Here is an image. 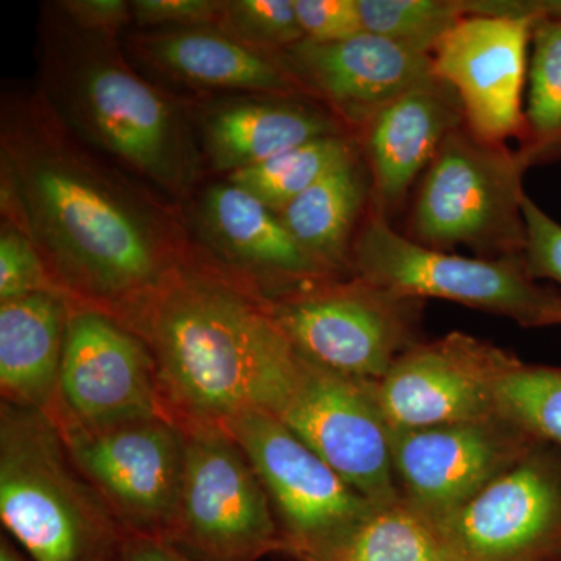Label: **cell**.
I'll return each mask as SVG.
<instances>
[{
  "label": "cell",
  "mask_w": 561,
  "mask_h": 561,
  "mask_svg": "<svg viewBox=\"0 0 561 561\" xmlns=\"http://www.w3.org/2000/svg\"><path fill=\"white\" fill-rule=\"evenodd\" d=\"M0 205L70 301L117 320L201 256L171 201L84 144L39 88L3 98Z\"/></svg>",
  "instance_id": "1"
},
{
  "label": "cell",
  "mask_w": 561,
  "mask_h": 561,
  "mask_svg": "<svg viewBox=\"0 0 561 561\" xmlns=\"http://www.w3.org/2000/svg\"><path fill=\"white\" fill-rule=\"evenodd\" d=\"M119 321L149 346L176 421L224 424L250 411L273 413L297 362L268 298L203 254Z\"/></svg>",
  "instance_id": "2"
},
{
  "label": "cell",
  "mask_w": 561,
  "mask_h": 561,
  "mask_svg": "<svg viewBox=\"0 0 561 561\" xmlns=\"http://www.w3.org/2000/svg\"><path fill=\"white\" fill-rule=\"evenodd\" d=\"M39 66V91L84 144L168 201L190 197L201 175L190 122L119 39L80 31L54 3L41 18Z\"/></svg>",
  "instance_id": "3"
},
{
  "label": "cell",
  "mask_w": 561,
  "mask_h": 561,
  "mask_svg": "<svg viewBox=\"0 0 561 561\" xmlns=\"http://www.w3.org/2000/svg\"><path fill=\"white\" fill-rule=\"evenodd\" d=\"M0 518L32 561H121L127 530L47 413L0 404Z\"/></svg>",
  "instance_id": "4"
},
{
  "label": "cell",
  "mask_w": 561,
  "mask_h": 561,
  "mask_svg": "<svg viewBox=\"0 0 561 561\" xmlns=\"http://www.w3.org/2000/svg\"><path fill=\"white\" fill-rule=\"evenodd\" d=\"M518 151L451 133L416 184L409 239L438 251L467 247L479 257L524 254L523 176Z\"/></svg>",
  "instance_id": "5"
},
{
  "label": "cell",
  "mask_w": 561,
  "mask_h": 561,
  "mask_svg": "<svg viewBox=\"0 0 561 561\" xmlns=\"http://www.w3.org/2000/svg\"><path fill=\"white\" fill-rule=\"evenodd\" d=\"M353 276L404 297L440 298L523 328L561 327V291L534 279L524 254L467 257L420 245L370 203L351 256Z\"/></svg>",
  "instance_id": "6"
},
{
  "label": "cell",
  "mask_w": 561,
  "mask_h": 561,
  "mask_svg": "<svg viewBox=\"0 0 561 561\" xmlns=\"http://www.w3.org/2000/svg\"><path fill=\"white\" fill-rule=\"evenodd\" d=\"M424 300L359 276L332 278L268 300L276 327L305 359L379 382L423 341Z\"/></svg>",
  "instance_id": "7"
},
{
  "label": "cell",
  "mask_w": 561,
  "mask_h": 561,
  "mask_svg": "<svg viewBox=\"0 0 561 561\" xmlns=\"http://www.w3.org/2000/svg\"><path fill=\"white\" fill-rule=\"evenodd\" d=\"M186 465L164 538L198 561H260L283 553L271 500L241 446L221 424L179 421Z\"/></svg>",
  "instance_id": "8"
},
{
  "label": "cell",
  "mask_w": 561,
  "mask_h": 561,
  "mask_svg": "<svg viewBox=\"0 0 561 561\" xmlns=\"http://www.w3.org/2000/svg\"><path fill=\"white\" fill-rule=\"evenodd\" d=\"M221 426L241 446L271 500L283 553L312 561L382 505L351 486L272 413L250 411Z\"/></svg>",
  "instance_id": "9"
},
{
  "label": "cell",
  "mask_w": 561,
  "mask_h": 561,
  "mask_svg": "<svg viewBox=\"0 0 561 561\" xmlns=\"http://www.w3.org/2000/svg\"><path fill=\"white\" fill-rule=\"evenodd\" d=\"M272 415L373 504L401 500L378 382L351 378L297 353L287 389Z\"/></svg>",
  "instance_id": "10"
},
{
  "label": "cell",
  "mask_w": 561,
  "mask_h": 561,
  "mask_svg": "<svg viewBox=\"0 0 561 561\" xmlns=\"http://www.w3.org/2000/svg\"><path fill=\"white\" fill-rule=\"evenodd\" d=\"M171 416L149 346L116 317L73 302L54 419L60 430L102 431Z\"/></svg>",
  "instance_id": "11"
},
{
  "label": "cell",
  "mask_w": 561,
  "mask_h": 561,
  "mask_svg": "<svg viewBox=\"0 0 561 561\" xmlns=\"http://www.w3.org/2000/svg\"><path fill=\"white\" fill-rule=\"evenodd\" d=\"M70 456L127 534L171 527L186 465V437L172 416L102 431L61 430Z\"/></svg>",
  "instance_id": "12"
},
{
  "label": "cell",
  "mask_w": 561,
  "mask_h": 561,
  "mask_svg": "<svg viewBox=\"0 0 561 561\" xmlns=\"http://www.w3.org/2000/svg\"><path fill=\"white\" fill-rule=\"evenodd\" d=\"M454 561H548L561 553V451L538 445L435 522Z\"/></svg>",
  "instance_id": "13"
},
{
  "label": "cell",
  "mask_w": 561,
  "mask_h": 561,
  "mask_svg": "<svg viewBox=\"0 0 561 561\" xmlns=\"http://www.w3.org/2000/svg\"><path fill=\"white\" fill-rule=\"evenodd\" d=\"M538 445L501 415L390 431L401 496L434 522L467 504Z\"/></svg>",
  "instance_id": "14"
},
{
  "label": "cell",
  "mask_w": 561,
  "mask_h": 561,
  "mask_svg": "<svg viewBox=\"0 0 561 561\" xmlns=\"http://www.w3.org/2000/svg\"><path fill=\"white\" fill-rule=\"evenodd\" d=\"M518 362L463 332L421 342L378 382L383 419L390 431H400L500 415L497 390Z\"/></svg>",
  "instance_id": "15"
},
{
  "label": "cell",
  "mask_w": 561,
  "mask_h": 561,
  "mask_svg": "<svg viewBox=\"0 0 561 561\" xmlns=\"http://www.w3.org/2000/svg\"><path fill=\"white\" fill-rule=\"evenodd\" d=\"M534 22L467 14L432 50V72L456 92L465 127L476 138L490 144L522 139Z\"/></svg>",
  "instance_id": "16"
},
{
  "label": "cell",
  "mask_w": 561,
  "mask_h": 561,
  "mask_svg": "<svg viewBox=\"0 0 561 561\" xmlns=\"http://www.w3.org/2000/svg\"><path fill=\"white\" fill-rule=\"evenodd\" d=\"M308 98L327 103L354 136L394 99L431 77V55L360 33L337 43L305 38L279 54Z\"/></svg>",
  "instance_id": "17"
},
{
  "label": "cell",
  "mask_w": 561,
  "mask_h": 561,
  "mask_svg": "<svg viewBox=\"0 0 561 561\" xmlns=\"http://www.w3.org/2000/svg\"><path fill=\"white\" fill-rule=\"evenodd\" d=\"M194 217L208 260L268 300L335 278L305 253L278 214L230 181L203 191Z\"/></svg>",
  "instance_id": "18"
},
{
  "label": "cell",
  "mask_w": 561,
  "mask_h": 561,
  "mask_svg": "<svg viewBox=\"0 0 561 561\" xmlns=\"http://www.w3.org/2000/svg\"><path fill=\"white\" fill-rule=\"evenodd\" d=\"M463 125L459 98L435 76L383 106L357 135L370 173L371 205L390 219L442 144Z\"/></svg>",
  "instance_id": "19"
},
{
  "label": "cell",
  "mask_w": 561,
  "mask_h": 561,
  "mask_svg": "<svg viewBox=\"0 0 561 561\" xmlns=\"http://www.w3.org/2000/svg\"><path fill=\"white\" fill-rule=\"evenodd\" d=\"M128 49L149 68L187 87L278 99L308 95L279 55L247 46L217 27L153 28L130 36Z\"/></svg>",
  "instance_id": "20"
},
{
  "label": "cell",
  "mask_w": 561,
  "mask_h": 561,
  "mask_svg": "<svg viewBox=\"0 0 561 561\" xmlns=\"http://www.w3.org/2000/svg\"><path fill=\"white\" fill-rule=\"evenodd\" d=\"M70 306L61 291L0 302L2 401L54 415Z\"/></svg>",
  "instance_id": "21"
},
{
  "label": "cell",
  "mask_w": 561,
  "mask_h": 561,
  "mask_svg": "<svg viewBox=\"0 0 561 561\" xmlns=\"http://www.w3.org/2000/svg\"><path fill=\"white\" fill-rule=\"evenodd\" d=\"M348 128L331 111L295 101L231 102L202 119L203 149L216 171H242L291 147Z\"/></svg>",
  "instance_id": "22"
},
{
  "label": "cell",
  "mask_w": 561,
  "mask_h": 561,
  "mask_svg": "<svg viewBox=\"0 0 561 561\" xmlns=\"http://www.w3.org/2000/svg\"><path fill=\"white\" fill-rule=\"evenodd\" d=\"M370 203V173L360 151L298 195L278 216L320 267L335 278H348L354 241Z\"/></svg>",
  "instance_id": "23"
},
{
  "label": "cell",
  "mask_w": 561,
  "mask_h": 561,
  "mask_svg": "<svg viewBox=\"0 0 561 561\" xmlns=\"http://www.w3.org/2000/svg\"><path fill=\"white\" fill-rule=\"evenodd\" d=\"M312 561H454L437 524L404 497L382 505Z\"/></svg>",
  "instance_id": "24"
},
{
  "label": "cell",
  "mask_w": 561,
  "mask_h": 561,
  "mask_svg": "<svg viewBox=\"0 0 561 561\" xmlns=\"http://www.w3.org/2000/svg\"><path fill=\"white\" fill-rule=\"evenodd\" d=\"M360 153L356 136H324L291 147L260 164L232 172L228 181L279 214L327 173Z\"/></svg>",
  "instance_id": "25"
},
{
  "label": "cell",
  "mask_w": 561,
  "mask_h": 561,
  "mask_svg": "<svg viewBox=\"0 0 561 561\" xmlns=\"http://www.w3.org/2000/svg\"><path fill=\"white\" fill-rule=\"evenodd\" d=\"M518 154L527 169L561 160V22L535 20Z\"/></svg>",
  "instance_id": "26"
},
{
  "label": "cell",
  "mask_w": 561,
  "mask_h": 561,
  "mask_svg": "<svg viewBox=\"0 0 561 561\" xmlns=\"http://www.w3.org/2000/svg\"><path fill=\"white\" fill-rule=\"evenodd\" d=\"M497 413L538 443L561 451V367L519 359L502 379Z\"/></svg>",
  "instance_id": "27"
},
{
  "label": "cell",
  "mask_w": 561,
  "mask_h": 561,
  "mask_svg": "<svg viewBox=\"0 0 561 561\" xmlns=\"http://www.w3.org/2000/svg\"><path fill=\"white\" fill-rule=\"evenodd\" d=\"M365 33L431 55L467 16L463 0H357Z\"/></svg>",
  "instance_id": "28"
},
{
  "label": "cell",
  "mask_w": 561,
  "mask_h": 561,
  "mask_svg": "<svg viewBox=\"0 0 561 561\" xmlns=\"http://www.w3.org/2000/svg\"><path fill=\"white\" fill-rule=\"evenodd\" d=\"M217 28L273 55L305 39L295 0H221Z\"/></svg>",
  "instance_id": "29"
},
{
  "label": "cell",
  "mask_w": 561,
  "mask_h": 561,
  "mask_svg": "<svg viewBox=\"0 0 561 561\" xmlns=\"http://www.w3.org/2000/svg\"><path fill=\"white\" fill-rule=\"evenodd\" d=\"M61 291L51 279L39 251L31 239L2 220L0 228V302L39 294ZM62 294V291H61Z\"/></svg>",
  "instance_id": "30"
},
{
  "label": "cell",
  "mask_w": 561,
  "mask_h": 561,
  "mask_svg": "<svg viewBox=\"0 0 561 561\" xmlns=\"http://www.w3.org/2000/svg\"><path fill=\"white\" fill-rule=\"evenodd\" d=\"M527 243L524 250L527 271L537 280H552L561 287V224L526 194L523 201Z\"/></svg>",
  "instance_id": "31"
},
{
  "label": "cell",
  "mask_w": 561,
  "mask_h": 561,
  "mask_svg": "<svg viewBox=\"0 0 561 561\" xmlns=\"http://www.w3.org/2000/svg\"><path fill=\"white\" fill-rule=\"evenodd\" d=\"M305 38L337 43L364 32L357 0H295Z\"/></svg>",
  "instance_id": "32"
},
{
  "label": "cell",
  "mask_w": 561,
  "mask_h": 561,
  "mask_svg": "<svg viewBox=\"0 0 561 561\" xmlns=\"http://www.w3.org/2000/svg\"><path fill=\"white\" fill-rule=\"evenodd\" d=\"M131 9L144 28L217 27L221 0H133Z\"/></svg>",
  "instance_id": "33"
},
{
  "label": "cell",
  "mask_w": 561,
  "mask_h": 561,
  "mask_svg": "<svg viewBox=\"0 0 561 561\" xmlns=\"http://www.w3.org/2000/svg\"><path fill=\"white\" fill-rule=\"evenodd\" d=\"M55 5L77 28L103 38L119 39L122 28L133 21L127 0H62Z\"/></svg>",
  "instance_id": "34"
},
{
  "label": "cell",
  "mask_w": 561,
  "mask_h": 561,
  "mask_svg": "<svg viewBox=\"0 0 561 561\" xmlns=\"http://www.w3.org/2000/svg\"><path fill=\"white\" fill-rule=\"evenodd\" d=\"M467 14L561 22V0H463Z\"/></svg>",
  "instance_id": "35"
},
{
  "label": "cell",
  "mask_w": 561,
  "mask_h": 561,
  "mask_svg": "<svg viewBox=\"0 0 561 561\" xmlns=\"http://www.w3.org/2000/svg\"><path fill=\"white\" fill-rule=\"evenodd\" d=\"M121 561H198L161 535L127 534Z\"/></svg>",
  "instance_id": "36"
},
{
  "label": "cell",
  "mask_w": 561,
  "mask_h": 561,
  "mask_svg": "<svg viewBox=\"0 0 561 561\" xmlns=\"http://www.w3.org/2000/svg\"><path fill=\"white\" fill-rule=\"evenodd\" d=\"M0 561H32L27 553L18 549L16 542L11 540L9 535L3 531L0 537Z\"/></svg>",
  "instance_id": "37"
},
{
  "label": "cell",
  "mask_w": 561,
  "mask_h": 561,
  "mask_svg": "<svg viewBox=\"0 0 561 561\" xmlns=\"http://www.w3.org/2000/svg\"><path fill=\"white\" fill-rule=\"evenodd\" d=\"M548 561H561V553H559V556L553 557V559L548 560Z\"/></svg>",
  "instance_id": "38"
}]
</instances>
